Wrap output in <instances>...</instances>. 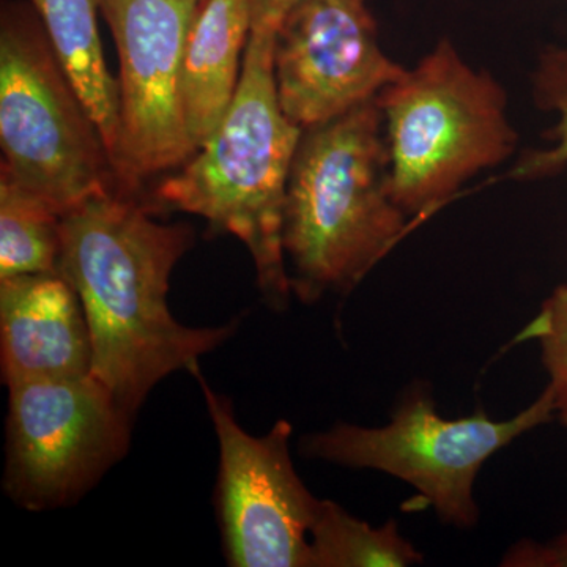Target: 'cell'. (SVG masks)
I'll return each mask as SVG.
<instances>
[{"label": "cell", "instance_id": "277c9868", "mask_svg": "<svg viewBox=\"0 0 567 567\" xmlns=\"http://www.w3.org/2000/svg\"><path fill=\"white\" fill-rule=\"evenodd\" d=\"M385 123L390 189L409 218H425L473 177L506 163L518 134L505 87L440 40L377 96Z\"/></svg>", "mask_w": 567, "mask_h": 567}, {"label": "cell", "instance_id": "9c48e42d", "mask_svg": "<svg viewBox=\"0 0 567 567\" xmlns=\"http://www.w3.org/2000/svg\"><path fill=\"white\" fill-rule=\"evenodd\" d=\"M199 380L219 447L216 511L223 551L234 567H311L309 529L319 498L309 492L290 456L292 424L248 434L233 402Z\"/></svg>", "mask_w": 567, "mask_h": 567}, {"label": "cell", "instance_id": "ba28073f", "mask_svg": "<svg viewBox=\"0 0 567 567\" xmlns=\"http://www.w3.org/2000/svg\"><path fill=\"white\" fill-rule=\"evenodd\" d=\"M199 0H103L118 55V140L123 192L174 173L196 153L182 106L183 52Z\"/></svg>", "mask_w": 567, "mask_h": 567}, {"label": "cell", "instance_id": "7c38bea8", "mask_svg": "<svg viewBox=\"0 0 567 567\" xmlns=\"http://www.w3.org/2000/svg\"><path fill=\"white\" fill-rule=\"evenodd\" d=\"M252 28L251 0H199L183 52L182 106L194 147L233 103Z\"/></svg>", "mask_w": 567, "mask_h": 567}, {"label": "cell", "instance_id": "8fae6325", "mask_svg": "<svg viewBox=\"0 0 567 567\" xmlns=\"http://www.w3.org/2000/svg\"><path fill=\"white\" fill-rule=\"evenodd\" d=\"M92 360L87 317L61 270L0 279L3 385L89 375Z\"/></svg>", "mask_w": 567, "mask_h": 567}, {"label": "cell", "instance_id": "e0dca14e", "mask_svg": "<svg viewBox=\"0 0 567 567\" xmlns=\"http://www.w3.org/2000/svg\"><path fill=\"white\" fill-rule=\"evenodd\" d=\"M525 338L539 342L543 364L550 377L547 386L554 393L555 413L567 427V284L557 287L544 301Z\"/></svg>", "mask_w": 567, "mask_h": 567}, {"label": "cell", "instance_id": "5b68a950", "mask_svg": "<svg viewBox=\"0 0 567 567\" xmlns=\"http://www.w3.org/2000/svg\"><path fill=\"white\" fill-rule=\"evenodd\" d=\"M0 169L61 215L91 197L125 193L29 0L0 7Z\"/></svg>", "mask_w": 567, "mask_h": 567}, {"label": "cell", "instance_id": "ac0fdd59", "mask_svg": "<svg viewBox=\"0 0 567 567\" xmlns=\"http://www.w3.org/2000/svg\"><path fill=\"white\" fill-rule=\"evenodd\" d=\"M503 567H567V529L548 543L522 539L503 555Z\"/></svg>", "mask_w": 567, "mask_h": 567}, {"label": "cell", "instance_id": "5bb4252c", "mask_svg": "<svg viewBox=\"0 0 567 567\" xmlns=\"http://www.w3.org/2000/svg\"><path fill=\"white\" fill-rule=\"evenodd\" d=\"M311 567H406L424 563V555L402 536L394 520L382 527L319 499L309 529Z\"/></svg>", "mask_w": 567, "mask_h": 567}, {"label": "cell", "instance_id": "30bf717a", "mask_svg": "<svg viewBox=\"0 0 567 567\" xmlns=\"http://www.w3.org/2000/svg\"><path fill=\"white\" fill-rule=\"evenodd\" d=\"M274 66L284 114L301 130L374 102L406 71L380 47L365 0H298L276 32Z\"/></svg>", "mask_w": 567, "mask_h": 567}, {"label": "cell", "instance_id": "52a82bcc", "mask_svg": "<svg viewBox=\"0 0 567 567\" xmlns=\"http://www.w3.org/2000/svg\"><path fill=\"white\" fill-rule=\"evenodd\" d=\"M7 390L2 486L22 509L74 505L128 453L134 416L92 374Z\"/></svg>", "mask_w": 567, "mask_h": 567}, {"label": "cell", "instance_id": "7a4b0ae2", "mask_svg": "<svg viewBox=\"0 0 567 567\" xmlns=\"http://www.w3.org/2000/svg\"><path fill=\"white\" fill-rule=\"evenodd\" d=\"M390 189V155L377 99L303 130L282 218L292 295L315 305L349 295L409 229Z\"/></svg>", "mask_w": 567, "mask_h": 567}, {"label": "cell", "instance_id": "9a60e30c", "mask_svg": "<svg viewBox=\"0 0 567 567\" xmlns=\"http://www.w3.org/2000/svg\"><path fill=\"white\" fill-rule=\"evenodd\" d=\"M62 215L0 169V279L59 270Z\"/></svg>", "mask_w": 567, "mask_h": 567}, {"label": "cell", "instance_id": "2e32d148", "mask_svg": "<svg viewBox=\"0 0 567 567\" xmlns=\"http://www.w3.org/2000/svg\"><path fill=\"white\" fill-rule=\"evenodd\" d=\"M532 82L536 106L555 112L558 122L547 133L554 144L524 153L511 171L509 177L520 182L551 177L567 167V48L547 47L540 51Z\"/></svg>", "mask_w": 567, "mask_h": 567}, {"label": "cell", "instance_id": "8992f818", "mask_svg": "<svg viewBox=\"0 0 567 567\" xmlns=\"http://www.w3.org/2000/svg\"><path fill=\"white\" fill-rule=\"evenodd\" d=\"M557 416L550 386L527 409L506 421L483 410L445 420L427 386L410 388L382 427L338 423L301 439V454L316 461L368 468L415 487L445 525L475 528L481 511L475 483L481 466L518 436Z\"/></svg>", "mask_w": 567, "mask_h": 567}, {"label": "cell", "instance_id": "d6986e66", "mask_svg": "<svg viewBox=\"0 0 567 567\" xmlns=\"http://www.w3.org/2000/svg\"><path fill=\"white\" fill-rule=\"evenodd\" d=\"M298 0H251L252 28L278 32L279 25Z\"/></svg>", "mask_w": 567, "mask_h": 567}, {"label": "cell", "instance_id": "6da1fadb", "mask_svg": "<svg viewBox=\"0 0 567 567\" xmlns=\"http://www.w3.org/2000/svg\"><path fill=\"white\" fill-rule=\"evenodd\" d=\"M145 197H91L62 215L59 270L73 284L92 338V375L128 415L174 372H193L233 338L223 327L182 324L167 305L171 275L193 246L188 224L156 221Z\"/></svg>", "mask_w": 567, "mask_h": 567}, {"label": "cell", "instance_id": "4fadbf2b", "mask_svg": "<svg viewBox=\"0 0 567 567\" xmlns=\"http://www.w3.org/2000/svg\"><path fill=\"white\" fill-rule=\"evenodd\" d=\"M59 61L103 134L114 164L118 140V82L104 61L99 18L103 0H29Z\"/></svg>", "mask_w": 567, "mask_h": 567}, {"label": "cell", "instance_id": "3957f363", "mask_svg": "<svg viewBox=\"0 0 567 567\" xmlns=\"http://www.w3.org/2000/svg\"><path fill=\"white\" fill-rule=\"evenodd\" d=\"M275 32L251 29L240 84L218 128L181 169L153 188L156 212L200 216L251 256L268 308H289L282 251L287 182L303 130L284 114L276 89Z\"/></svg>", "mask_w": 567, "mask_h": 567}]
</instances>
